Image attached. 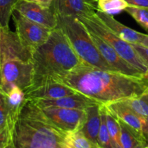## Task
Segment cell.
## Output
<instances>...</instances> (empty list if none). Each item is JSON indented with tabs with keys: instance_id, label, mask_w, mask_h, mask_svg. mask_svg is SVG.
<instances>
[{
	"instance_id": "ffe728a7",
	"label": "cell",
	"mask_w": 148,
	"mask_h": 148,
	"mask_svg": "<svg viewBox=\"0 0 148 148\" xmlns=\"http://www.w3.org/2000/svg\"><path fill=\"white\" fill-rule=\"evenodd\" d=\"M65 143L67 148H100L89 140L81 130L67 132Z\"/></svg>"
},
{
	"instance_id": "277c9868",
	"label": "cell",
	"mask_w": 148,
	"mask_h": 148,
	"mask_svg": "<svg viewBox=\"0 0 148 148\" xmlns=\"http://www.w3.org/2000/svg\"><path fill=\"white\" fill-rule=\"evenodd\" d=\"M57 27L66 36L83 63L102 70L115 72L100 55L87 29L76 17L57 16Z\"/></svg>"
},
{
	"instance_id": "d4e9b609",
	"label": "cell",
	"mask_w": 148,
	"mask_h": 148,
	"mask_svg": "<svg viewBox=\"0 0 148 148\" xmlns=\"http://www.w3.org/2000/svg\"><path fill=\"white\" fill-rule=\"evenodd\" d=\"M18 0H0V25L10 28L9 23Z\"/></svg>"
},
{
	"instance_id": "6da1fadb",
	"label": "cell",
	"mask_w": 148,
	"mask_h": 148,
	"mask_svg": "<svg viewBox=\"0 0 148 148\" xmlns=\"http://www.w3.org/2000/svg\"><path fill=\"white\" fill-rule=\"evenodd\" d=\"M55 82L64 84L100 104L136 98L148 88V79L145 77L102 70L84 63Z\"/></svg>"
},
{
	"instance_id": "e575fe53",
	"label": "cell",
	"mask_w": 148,
	"mask_h": 148,
	"mask_svg": "<svg viewBox=\"0 0 148 148\" xmlns=\"http://www.w3.org/2000/svg\"><path fill=\"white\" fill-rule=\"evenodd\" d=\"M4 148H15L14 147V146H13V145H12V143H10V145H8L7 146V147H4Z\"/></svg>"
},
{
	"instance_id": "74e56055",
	"label": "cell",
	"mask_w": 148,
	"mask_h": 148,
	"mask_svg": "<svg viewBox=\"0 0 148 148\" xmlns=\"http://www.w3.org/2000/svg\"></svg>"
},
{
	"instance_id": "7402d4cb",
	"label": "cell",
	"mask_w": 148,
	"mask_h": 148,
	"mask_svg": "<svg viewBox=\"0 0 148 148\" xmlns=\"http://www.w3.org/2000/svg\"><path fill=\"white\" fill-rule=\"evenodd\" d=\"M104 106L105 110L106 124H107L109 134L111 138L113 148H122L121 143H120V126L118 119L110 111L107 109L105 106L104 105Z\"/></svg>"
},
{
	"instance_id": "d590c367",
	"label": "cell",
	"mask_w": 148,
	"mask_h": 148,
	"mask_svg": "<svg viewBox=\"0 0 148 148\" xmlns=\"http://www.w3.org/2000/svg\"><path fill=\"white\" fill-rule=\"evenodd\" d=\"M145 77L147 78V79H148V69H147V72H145Z\"/></svg>"
},
{
	"instance_id": "8992f818",
	"label": "cell",
	"mask_w": 148,
	"mask_h": 148,
	"mask_svg": "<svg viewBox=\"0 0 148 148\" xmlns=\"http://www.w3.org/2000/svg\"><path fill=\"white\" fill-rule=\"evenodd\" d=\"M33 75L31 60L17 58L5 59L0 64V92L6 94L15 86L25 92L32 85Z\"/></svg>"
},
{
	"instance_id": "d6986e66",
	"label": "cell",
	"mask_w": 148,
	"mask_h": 148,
	"mask_svg": "<svg viewBox=\"0 0 148 148\" xmlns=\"http://www.w3.org/2000/svg\"><path fill=\"white\" fill-rule=\"evenodd\" d=\"M118 121L120 126L122 148H133L139 143H147L144 134L136 132L120 120L118 119Z\"/></svg>"
},
{
	"instance_id": "52a82bcc",
	"label": "cell",
	"mask_w": 148,
	"mask_h": 148,
	"mask_svg": "<svg viewBox=\"0 0 148 148\" xmlns=\"http://www.w3.org/2000/svg\"><path fill=\"white\" fill-rule=\"evenodd\" d=\"M12 16L19 42L32 54L48 40L52 30L28 20L15 11L13 12Z\"/></svg>"
},
{
	"instance_id": "4fadbf2b",
	"label": "cell",
	"mask_w": 148,
	"mask_h": 148,
	"mask_svg": "<svg viewBox=\"0 0 148 148\" xmlns=\"http://www.w3.org/2000/svg\"><path fill=\"white\" fill-rule=\"evenodd\" d=\"M29 101H31L39 108L57 107V108L80 110H86L91 106L100 104L94 100L80 93L67 95L55 99L29 100Z\"/></svg>"
},
{
	"instance_id": "44dd1931",
	"label": "cell",
	"mask_w": 148,
	"mask_h": 148,
	"mask_svg": "<svg viewBox=\"0 0 148 148\" xmlns=\"http://www.w3.org/2000/svg\"><path fill=\"white\" fill-rule=\"evenodd\" d=\"M123 101L141 118L145 119L148 116V88L139 96L124 99Z\"/></svg>"
},
{
	"instance_id": "484cf974",
	"label": "cell",
	"mask_w": 148,
	"mask_h": 148,
	"mask_svg": "<svg viewBox=\"0 0 148 148\" xmlns=\"http://www.w3.org/2000/svg\"><path fill=\"white\" fill-rule=\"evenodd\" d=\"M124 11L130 14L139 25L148 31V10L128 6Z\"/></svg>"
},
{
	"instance_id": "cb8c5ba5",
	"label": "cell",
	"mask_w": 148,
	"mask_h": 148,
	"mask_svg": "<svg viewBox=\"0 0 148 148\" xmlns=\"http://www.w3.org/2000/svg\"><path fill=\"white\" fill-rule=\"evenodd\" d=\"M128 6L125 0H97V10L110 14L123 11Z\"/></svg>"
},
{
	"instance_id": "8d00e7d4",
	"label": "cell",
	"mask_w": 148,
	"mask_h": 148,
	"mask_svg": "<svg viewBox=\"0 0 148 148\" xmlns=\"http://www.w3.org/2000/svg\"><path fill=\"white\" fill-rule=\"evenodd\" d=\"M145 148H148V140H147V145L145 146Z\"/></svg>"
},
{
	"instance_id": "e0dca14e",
	"label": "cell",
	"mask_w": 148,
	"mask_h": 148,
	"mask_svg": "<svg viewBox=\"0 0 148 148\" xmlns=\"http://www.w3.org/2000/svg\"><path fill=\"white\" fill-rule=\"evenodd\" d=\"M3 95L8 111V127L13 130L15 124L27 99L26 98L24 91L16 86L13 87L7 93H3Z\"/></svg>"
},
{
	"instance_id": "1f68e13d",
	"label": "cell",
	"mask_w": 148,
	"mask_h": 148,
	"mask_svg": "<svg viewBox=\"0 0 148 148\" xmlns=\"http://www.w3.org/2000/svg\"><path fill=\"white\" fill-rule=\"evenodd\" d=\"M28 1H33V2L37 3V4H40V5L44 6L46 7H50V4L52 3V0H28Z\"/></svg>"
},
{
	"instance_id": "d6a6232c",
	"label": "cell",
	"mask_w": 148,
	"mask_h": 148,
	"mask_svg": "<svg viewBox=\"0 0 148 148\" xmlns=\"http://www.w3.org/2000/svg\"><path fill=\"white\" fill-rule=\"evenodd\" d=\"M140 45H142V46L148 48V35L143 34L142 40H141Z\"/></svg>"
},
{
	"instance_id": "30bf717a",
	"label": "cell",
	"mask_w": 148,
	"mask_h": 148,
	"mask_svg": "<svg viewBox=\"0 0 148 148\" xmlns=\"http://www.w3.org/2000/svg\"><path fill=\"white\" fill-rule=\"evenodd\" d=\"M14 11L28 20L54 30L57 27V18L50 7H46L28 0H18Z\"/></svg>"
},
{
	"instance_id": "9c48e42d",
	"label": "cell",
	"mask_w": 148,
	"mask_h": 148,
	"mask_svg": "<svg viewBox=\"0 0 148 148\" xmlns=\"http://www.w3.org/2000/svg\"><path fill=\"white\" fill-rule=\"evenodd\" d=\"M87 30L89 33L90 37L97 47L98 51L100 52V55L115 72H120L129 76L137 77H145L143 73L124 60L107 42L102 40L100 36L91 30L88 29Z\"/></svg>"
},
{
	"instance_id": "4dcf8cb0",
	"label": "cell",
	"mask_w": 148,
	"mask_h": 148,
	"mask_svg": "<svg viewBox=\"0 0 148 148\" xmlns=\"http://www.w3.org/2000/svg\"><path fill=\"white\" fill-rule=\"evenodd\" d=\"M142 132L147 140H148V116L145 117L143 120V127H142Z\"/></svg>"
},
{
	"instance_id": "836d02e7",
	"label": "cell",
	"mask_w": 148,
	"mask_h": 148,
	"mask_svg": "<svg viewBox=\"0 0 148 148\" xmlns=\"http://www.w3.org/2000/svg\"><path fill=\"white\" fill-rule=\"evenodd\" d=\"M147 143H146V144L145 143H139V144H138L137 145L135 146L133 148H145V146L147 145Z\"/></svg>"
},
{
	"instance_id": "4316f807",
	"label": "cell",
	"mask_w": 148,
	"mask_h": 148,
	"mask_svg": "<svg viewBox=\"0 0 148 148\" xmlns=\"http://www.w3.org/2000/svg\"><path fill=\"white\" fill-rule=\"evenodd\" d=\"M8 127V111L4 95L0 92V130Z\"/></svg>"
},
{
	"instance_id": "7c38bea8",
	"label": "cell",
	"mask_w": 148,
	"mask_h": 148,
	"mask_svg": "<svg viewBox=\"0 0 148 148\" xmlns=\"http://www.w3.org/2000/svg\"><path fill=\"white\" fill-rule=\"evenodd\" d=\"M11 58L30 61L31 53L21 46L15 33L0 25V64L5 59Z\"/></svg>"
},
{
	"instance_id": "7a4b0ae2",
	"label": "cell",
	"mask_w": 148,
	"mask_h": 148,
	"mask_svg": "<svg viewBox=\"0 0 148 148\" xmlns=\"http://www.w3.org/2000/svg\"><path fill=\"white\" fill-rule=\"evenodd\" d=\"M31 62L34 75L29 88L55 82L83 64L66 36L57 27L52 30L48 40L32 53Z\"/></svg>"
},
{
	"instance_id": "ba28073f",
	"label": "cell",
	"mask_w": 148,
	"mask_h": 148,
	"mask_svg": "<svg viewBox=\"0 0 148 148\" xmlns=\"http://www.w3.org/2000/svg\"><path fill=\"white\" fill-rule=\"evenodd\" d=\"M57 127L65 132L81 130L86 120V110L46 107L40 108Z\"/></svg>"
},
{
	"instance_id": "3957f363",
	"label": "cell",
	"mask_w": 148,
	"mask_h": 148,
	"mask_svg": "<svg viewBox=\"0 0 148 148\" xmlns=\"http://www.w3.org/2000/svg\"><path fill=\"white\" fill-rule=\"evenodd\" d=\"M67 132L49 120L42 110L27 100L12 133L15 148H67Z\"/></svg>"
},
{
	"instance_id": "5b68a950",
	"label": "cell",
	"mask_w": 148,
	"mask_h": 148,
	"mask_svg": "<svg viewBox=\"0 0 148 148\" xmlns=\"http://www.w3.org/2000/svg\"><path fill=\"white\" fill-rule=\"evenodd\" d=\"M76 18L84 25L86 28L100 36L102 40L112 46L124 60L145 75L148 66L142 61L132 44L122 40L114 34L100 21L96 15V12L89 17H78Z\"/></svg>"
},
{
	"instance_id": "f1b7e54d",
	"label": "cell",
	"mask_w": 148,
	"mask_h": 148,
	"mask_svg": "<svg viewBox=\"0 0 148 148\" xmlns=\"http://www.w3.org/2000/svg\"><path fill=\"white\" fill-rule=\"evenodd\" d=\"M133 47L137 52L145 64L148 66V48L140 44H132Z\"/></svg>"
},
{
	"instance_id": "9a60e30c",
	"label": "cell",
	"mask_w": 148,
	"mask_h": 148,
	"mask_svg": "<svg viewBox=\"0 0 148 148\" xmlns=\"http://www.w3.org/2000/svg\"><path fill=\"white\" fill-rule=\"evenodd\" d=\"M96 15L114 34L131 44H140L143 33L136 31L120 23L112 14L97 10Z\"/></svg>"
},
{
	"instance_id": "f35d334b",
	"label": "cell",
	"mask_w": 148,
	"mask_h": 148,
	"mask_svg": "<svg viewBox=\"0 0 148 148\" xmlns=\"http://www.w3.org/2000/svg\"></svg>"
},
{
	"instance_id": "ac0fdd59",
	"label": "cell",
	"mask_w": 148,
	"mask_h": 148,
	"mask_svg": "<svg viewBox=\"0 0 148 148\" xmlns=\"http://www.w3.org/2000/svg\"><path fill=\"white\" fill-rule=\"evenodd\" d=\"M102 104H95L86 109V120L81 131L84 135L94 144L98 146L97 137L100 131L101 117H100V106Z\"/></svg>"
},
{
	"instance_id": "83f0119b",
	"label": "cell",
	"mask_w": 148,
	"mask_h": 148,
	"mask_svg": "<svg viewBox=\"0 0 148 148\" xmlns=\"http://www.w3.org/2000/svg\"><path fill=\"white\" fill-rule=\"evenodd\" d=\"M12 130L10 127L0 130V148H4L12 143Z\"/></svg>"
},
{
	"instance_id": "2e32d148",
	"label": "cell",
	"mask_w": 148,
	"mask_h": 148,
	"mask_svg": "<svg viewBox=\"0 0 148 148\" xmlns=\"http://www.w3.org/2000/svg\"><path fill=\"white\" fill-rule=\"evenodd\" d=\"M104 105L105 106L107 109L110 111L118 119L122 121L137 132L143 134L142 127H143L144 119L141 118L137 114H135L123 102V100L109 103Z\"/></svg>"
},
{
	"instance_id": "8fae6325",
	"label": "cell",
	"mask_w": 148,
	"mask_h": 148,
	"mask_svg": "<svg viewBox=\"0 0 148 148\" xmlns=\"http://www.w3.org/2000/svg\"><path fill=\"white\" fill-rule=\"evenodd\" d=\"M50 9L56 16L89 17L97 10V0H52Z\"/></svg>"
},
{
	"instance_id": "f546056e",
	"label": "cell",
	"mask_w": 148,
	"mask_h": 148,
	"mask_svg": "<svg viewBox=\"0 0 148 148\" xmlns=\"http://www.w3.org/2000/svg\"><path fill=\"white\" fill-rule=\"evenodd\" d=\"M131 7H139L148 10V0H125Z\"/></svg>"
},
{
	"instance_id": "603a6c76",
	"label": "cell",
	"mask_w": 148,
	"mask_h": 148,
	"mask_svg": "<svg viewBox=\"0 0 148 148\" xmlns=\"http://www.w3.org/2000/svg\"><path fill=\"white\" fill-rule=\"evenodd\" d=\"M100 117H101V123H100V131L97 137L98 146L100 148H113L111 138L109 134L107 124H106L105 110L103 104L100 106Z\"/></svg>"
},
{
	"instance_id": "5bb4252c",
	"label": "cell",
	"mask_w": 148,
	"mask_h": 148,
	"mask_svg": "<svg viewBox=\"0 0 148 148\" xmlns=\"http://www.w3.org/2000/svg\"><path fill=\"white\" fill-rule=\"evenodd\" d=\"M24 92L27 100L55 99L77 93L69 87L57 82H46L39 86L29 88Z\"/></svg>"
}]
</instances>
